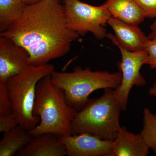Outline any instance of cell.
<instances>
[{
    "instance_id": "obj_1",
    "label": "cell",
    "mask_w": 156,
    "mask_h": 156,
    "mask_svg": "<svg viewBox=\"0 0 156 156\" xmlns=\"http://www.w3.org/2000/svg\"><path fill=\"white\" fill-rule=\"evenodd\" d=\"M0 36L28 52L29 65L40 66L67 54L80 35L68 26L61 0H41L27 5L22 16Z\"/></svg>"
},
{
    "instance_id": "obj_2",
    "label": "cell",
    "mask_w": 156,
    "mask_h": 156,
    "mask_svg": "<svg viewBox=\"0 0 156 156\" xmlns=\"http://www.w3.org/2000/svg\"><path fill=\"white\" fill-rule=\"evenodd\" d=\"M76 110L68 104L63 90L53 84L51 74L37 85L33 113L41 121L29 133L32 136L51 133L59 136L71 135V129Z\"/></svg>"
},
{
    "instance_id": "obj_3",
    "label": "cell",
    "mask_w": 156,
    "mask_h": 156,
    "mask_svg": "<svg viewBox=\"0 0 156 156\" xmlns=\"http://www.w3.org/2000/svg\"><path fill=\"white\" fill-rule=\"evenodd\" d=\"M98 98L89 99L77 112L71 124V134H88L114 141L121 128L122 111L115 96V89H104Z\"/></svg>"
},
{
    "instance_id": "obj_4",
    "label": "cell",
    "mask_w": 156,
    "mask_h": 156,
    "mask_svg": "<svg viewBox=\"0 0 156 156\" xmlns=\"http://www.w3.org/2000/svg\"><path fill=\"white\" fill-rule=\"evenodd\" d=\"M53 84L63 90L68 104L79 111L87 105L89 95L98 89H115L122 82L121 71H92L76 66L72 72L54 71L51 74Z\"/></svg>"
},
{
    "instance_id": "obj_5",
    "label": "cell",
    "mask_w": 156,
    "mask_h": 156,
    "mask_svg": "<svg viewBox=\"0 0 156 156\" xmlns=\"http://www.w3.org/2000/svg\"><path fill=\"white\" fill-rule=\"evenodd\" d=\"M54 71V66L49 63L40 66L29 65L19 74L9 78L6 83L12 113L20 126L27 131L36 127L41 121L40 117L35 116L33 113L37 84Z\"/></svg>"
},
{
    "instance_id": "obj_6",
    "label": "cell",
    "mask_w": 156,
    "mask_h": 156,
    "mask_svg": "<svg viewBox=\"0 0 156 156\" xmlns=\"http://www.w3.org/2000/svg\"><path fill=\"white\" fill-rule=\"evenodd\" d=\"M63 5L68 26L72 30L80 36L91 33L98 40L106 37L104 27L112 16L104 4L95 6L80 0H64Z\"/></svg>"
},
{
    "instance_id": "obj_7",
    "label": "cell",
    "mask_w": 156,
    "mask_h": 156,
    "mask_svg": "<svg viewBox=\"0 0 156 156\" xmlns=\"http://www.w3.org/2000/svg\"><path fill=\"white\" fill-rule=\"evenodd\" d=\"M106 37L118 47L122 55V62L119 64L122 82L115 89V94L117 102L123 111L127 109L129 94L133 87H143L146 84L140 70L143 66L147 64V53L145 50L136 52L127 50L117 41L114 35L111 33L107 34Z\"/></svg>"
},
{
    "instance_id": "obj_8",
    "label": "cell",
    "mask_w": 156,
    "mask_h": 156,
    "mask_svg": "<svg viewBox=\"0 0 156 156\" xmlns=\"http://www.w3.org/2000/svg\"><path fill=\"white\" fill-rule=\"evenodd\" d=\"M30 55L11 39L0 36V82L22 73L29 66Z\"/></svg>"
},
{
    "instance_id": "obj_9",
    "label": "cell",
    "mask_w": 156,
    "mask_h": 156,
    "mask_svg": "<svg viewBox=\"0 0 156 156\" xmlns=\"http://www.w3.org/2000/svg\"><path fill=\"white\" fill-rule=\"evenodd\" d=\"M68 156H111L113 141L88 134L60 136Z\"/></svg>"
},
{
    "instance_id": "obj_10",
    "label": "cell",
    "mask_w": 156,
    "mask_h": 156,
    "mask_svg": "<svg viewBox=\"0 0 156 156\" xmlns=\"http://www.w3.org/2000/svg\"><path fill=\"white\" fill-rule=\"evenodd\" d=\"M115 33L117 41L129 51L145 50L149 39L138 26L126 23L111 17L108 21Z\"/></svg>"
},
{
    "instance_id": "obj_11",
    "label": "cell",
    "mask_w": 156,
    "mask_h": 156,
    "mask_svg": "<svg viewBox=\"0 0 156 156\" xmlns=\"http://www.w3.org/2000/svg\"><path fill=\"white\" fill-rule=\"evenodd\" d=\"M67 155L66 148L60 136L45 133L33 136L17 156H64Z\"/></svg>"
},
{
    "instance_id": "obj_12",
    "label": "cell",
    "mask_w": 156,
    "mask_h": 156,
    "mask_svg": "<svg viewBox=\"0 0 156 156\" xmlns=\"http://www.w3.org/2000/svg\"><path fill=\"white\" fill-rule=\"evenodd\" d=\"M150 149L140 134H135L121 127L113 141L111 156H147Z\"/></svg>"
},
{
    "instance_id": "obj_13",
    "label": "cell",
    "mask_w": 156,
    "mask_h": 156,
    "mask_svg": "<svg viewBox=\"0 0 156 156\" xmlns=\"http://www.w3.org/2000/svg\"><path fill=\"white\" fill-rule=\"evenodd\" d=\"M104 5L112 17L126 23L138 26L145 19L135 0H106Z\"/></svg>"
},
{
    "instance_id": "obj_14",
    "label": "cell",
    "mask_w": 156,
    "mask_h": 156,
    "mask_svg": "<svg viewBox=\"0 0 156 156\" xmlns=\"http://www.w3.org/2000/svg\"><path fill=\"white\" fill-rule=\"evenodd\" d=\"M33 136L20 125L4 133L0 141V156H14L25 147Z\"/></svg>"
},
{
    "instance_id": "obj_15",
    "label": "cell",
    "mask_w": 156,
    "mask_h": 156,
    "mask_svg": "<svg viewBox=\"0 0 156 156\" xmlns=\"http://www.w3.org/2000/svg\"><path fill=\"white\" fill-rule=\"evenodd\" d=\"M26 5L22 0H0V33L20 18Z\"/></svg>"
},
{
    "instance_id": "obj_16",
    "label": "cell",
    "mask_w": 156,
    "mask_h": 156,
    "mask_svg": "<svg viewBox=\"0 0 156 156\" xmlns=\"http://www.w3.org/2000/svg\"><path fill=\"white\" fill-rule=\"evenodd\" d=\"M143 115V126L140 134L149 148L156 154V114L145 108Z\"/></svg>"
},
{
    "instance_id": "obj_17",
    "label": "cell",
    "mask_w": 156,
    "mask_h": 156,
    "mask_svg": "<svg viewBox=\"0 0 156 156\" xmlns=\"http://www.w3.org/2000/svg\"><path fill=\"white\" fill-rule=\"evenodd\" d=\"M12 113L11 101L5 83L0 82V114Z\"/></svg>"
},
{
    "instance_id": "obj_18",
    "label": "cell",
    "mask_w": 156,
    "mask_h": 156,
    "mask_svg": "<svg viewBox=\"0 0 156 156\" xmlns=\"http://www.w3.org/2000/svg\"><path fill=\"white\" fill-rule=\"evenodd\" d=\"M145 18H156V0H135Z\"/></svg>"
},
{
    "instance_id": "obj_19",
    "label": "cell",
    "mask_w": 156,
    "mask_h": 156,
    "mask_svg": "<svg viewBox=\"0 0 156 156\" xmlns=\"http://www.w3.org/2000/svg\"><path fill=\"white\" fill-rule=\"evenodd\" d=\"M18 120L12 113L0 114V132H8L19 125Z\"/></svg>"
},
{
    "instance_id": "obj_20",
    "label": "cell",
    "mask_w": 156,
    "mask_h": 156,
    "mask_svg": "<svg viewBox=\"0 0 156 156\" xmlns=\"http://www.w3.org/2000/svg\"><path fill=\"white\" fill-rule=\"evenodd\" d=\"M145 50L147 53V64L152 69H156V38L149 40Z\"/></svg>"
},
{
    "instance_id": "obj_21",
    "label": "cell",
    "mask_w": 156,
    "mask_h": 156,
    "mask_svg": "<svg viewBox=\"0 0 156 156\" xmlns=\"http://www.w3.org/2000/svg\"><path fill=\"white\" fill-rule=\"evenodd\" d=\"M151 32L147 37L149 40L156 38V18L153 23L151 25Z\"/></svg>"
},
{
    "instance_id": "obj_22",
    "label": "cell",
    "mask_w": 156,
    "mask_h": 156,
    "mask_svg": "<svg viewBox=\"0 0 156 156\" xmlns=\"http://www.w3.org/2000/svg\"><path fill=\"white\" fill-rule=\"evenodd\" d=\"M148 94L150 96L155 98L156 99V83H154L149 89Z\"/></svg>"
},
{
    "instance_id": "obj_23",
    "label": "cell",
    "mask_w": 156,
    "mask_h": 156,
    "mask_svg": "<svg viewBox=\"0 0 156 156\" xmlns=\"http://www.w3.org/2000/svg\"><path fill=\"white\" fill-rule=\"evenodd\" d=\"M26 5H30L40 2L41 0H22Z\"/></svg>"
}]
</instances>
